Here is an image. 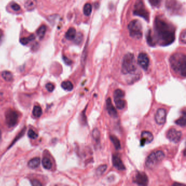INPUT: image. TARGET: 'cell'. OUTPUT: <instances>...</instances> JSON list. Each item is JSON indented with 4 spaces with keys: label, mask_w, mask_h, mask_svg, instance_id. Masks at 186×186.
Returning a JSON list of instances; mask_svg holds the SVG:
<instances>
[{
    "label": "cell",
    "mask_w": 186,
    "mask_h": 186,
    "mask_svg": "<svg viewBox=\"0 0 186 186\" xmlns=\"http://www.w3.org/2000/svg\"><path fill=\"white\" fill-rule=\"evenodd\" d=\"M166 137L170 141L178 143L182 137V133L175 128H171L167 132Z\"/></svg>",
    "instance_id": "cell-8"
},
{
    "label": "cell",
    "mask_w": 186,
    "mask_h": 186,
    "mask_svg": "<svg viewBox=\"0 0 186 186\" xmlns=\"http://www.w3.org/2000/svg\"><path fill=\"white\" fill-rule=\"evenodd\" d=\"M92 135H93L94 139L96 140V141H98L100 138V133L97 128L94 129V130L92 132Z\"/></svg>",
    "instance_id": "cell-31"
},
{
    "label": "cell",
    "mask_w": 186,
    "mask_h": 186,
    "mask_svg": "<svg viewBox=\"0 0 186 186\" xmlns=\"http://www.w3.org/2000/svg\"><path fill=\"white\" fill-rule=\"evenodd\" d=\"M46 31H47V26L45 25L41 26L38 29L37 33L39 38H40L41 39H42L44 38L45 34L46 32Z\"/></svg>",
    "instance_id": "cell-23"
},
{
    "label": "cell",
    "mask_w": 186,
    "mask_h": 186,
    "mask_svg": "<svg viewBox=\"0 0 186 186\" xmlns=\"http://www.w3.org/2000/svg\"><path fill=\"white\" fill-rule=\"evenodd\" d=\"M61 87L65 90L71 91L73 89V85L71 81H64L61 84Z\"/></svg>",
    "instance_id": "cell-20"
},
{
    "label": "cell",
    "mask_w": 186,
    "mask_h": 186,
    "mask_svg": "<svg viewBox=\"0 0 186 186\" xmlns=\"http://www.w3.org/2000/svg\"><path fill=\"white\" fill-rule=\"evenodd\" d=\"M2 93H0V100L2 98Z\"/></svg>",
    "instance_id": "cell-41"
},
{
    "label": "cell",
    "mask_w": 186,
    "mask_h": 186,
    "mask_svg": "<svg viewBox=\"0 0 186 186\" xmlns=\"http://www.w3.org/2000/svg\"><path fill=\"white\" fill-rule=\"evenodd\" d=\"M154 30L156 41L159 45L166 46L174 42L175 34L173 26L160 17H157L155 19Z\"/></svg>",
    "instance_id": "cell-1"
},
{
    "label": "cell",
    "mask_w": 186,
    "mask_h": 186,
    "mask_svg": "<svg viewBox=\"0 0 186 186\" xmlns=\"http://www.w3.org/2000/svg\"><path fill=\"white\" fill-rule=\"evenodd\" d=\"M2 76L6 81H11L13 80V74L11 72L9 71H3L2 73Z\"/></svg>",
    "instance_id": "cell-21"
},
{
    "label": "cell",
    "mask_w": 186,
    "mask_h": 186,
    "mask_svg": "<svg viewBox=\"0 0 186 186\" xmlns=\"http://www.w3.org/2000/svg\"><path fill=\"white\" fill-rule=\"evenodd\" d=\"M106 169H107V165H100L96 170V173L99 176L101 175H103V173H104V172L106 170Z\"/></svg>",
    "instance_id": "cell-29"
},
{
    "label": "cell",
    "mask_w": 186,
    "mask_h": 186,
    "mask_svg": "<svg viewBox=\"0 0 186 186\" xmlns=\"http://www.w3.org/2000/svg\"><path fill=\"white\" fill-rule=\"evenodd\" d=\"M115 103L116 108L118 109H122L126 105V102L123 98H116L114 99Z\"/></svg>",
    "instance_id": "cell-18"
},
{
    "label": "cell",
    "mask_w": 186,
    "mask_h": 186,
    "mask_svg": "<svg viewBox=\"0 0 186 186\" xmlns=\"http://www.w3.org/2000/svg\"><path fill=\"white\" fill-rule=\"evenodd\" d=\"M28 136L31 139H34L38 137V135L35 131H34V130L30 129L28 131Z\"/></svg>",
    "instance_id": "cell-32"
},
{
    "label": "cell",
    "mask_w": 186,
    "mask_h": 186,
    "mask_svg": "<svg viewBox=\"0 0 186 186\" xmlns=\"http://www.w3.org/2000/svg\"><path fill=\"white\" fill-rule=\"evenodd\" d=\"M133 182L140 186H146L148 184V178L144 173L139 171L136 173Z\"/></svg>",
    "instance_id": "cell-9"
},
{
    "label": "cell",
    "mask_w": 186,
    "mask_h": 186,
    "mask_svg": "<svg viewBox=\"0 0 186 186\" xmlns=\"http://www.w3.org/2000/svg\"><path fill=\"white\" fill-rule=\"evenodd\" d=\"M124 96V92L120 89L116 90L114 93V98H123Z\"/></svg>",
    "instance_id": "cell-28"
},
{
    "label": "cell",
    "mask_w": 186,
    "mask_h": 186,
    "mask_svg": "<svg viewBox=\"0 0 186 186\" xmlns=\"http://www.w3.org/2000/svg\"><path fill=\"white\" fill-rule=\"evenodd\" d=\"M63 59L64 63L67 65H71L72 63V61L71 59H69L68 57L65 56H63Z\"/></svg>",
    "instance_id": "cell-37"
},
{
    "label": "cell",
    "mask_w": 186,
    "mask_h": 186,
    "mask_svg": "<svg viewBox=\"0 0 186 186\" xmlns=\"http://www.w3.org/2000/svg\"><path fill=\"white\" fill-rule=\"evenodd\" d=\"M113 163L115 168L117 170H124L126 169V167L123 164L121 158L117 154L114 155L113 156Z\"/></svg>",
    "instance_id": "cell-13"
},
{
    "label": "cell",
    "mask_w": 186,
    "mask_h": 186,
    "mask_svg": "<svg viewBox=\"0 0 186 186\" xmlns=\"http://www.w3.org/2000/svg\"><path fill=\"white\" fill-rule=\"evenodd\" d=\"M150 3L154 7H158L161 5L162 0H149Z\"/></svg>",
    "instance_id": "cell-33"
},
{
    "label": "cell",
    "mask_w": 186,
    "mask_h": 186,
    "mask_svg": "<svg viewBox=\"0 0 186 186\" xmlns=\"http://www.w3.org/2000/svg\"><path fill=\"white\" fill-rule=\"evenodd\" d=\"M146 38H147V42L148 43V44L151 45V46H153L155 45V41L154 40V39L152 37V34H151L150 31L148 34V35L146 36Z\"/></svg>",
    "instance_id": "cell-30"
},
{
    "label": "cell",
    "mask_w": 186,
    "mask_h": 186,
    "mask_svg": "<svg viewBox=\"0 0 186 186\" xmlns=\"http://www.w3.org/2000/svg\"><path fill=\"white\" fill-rule=\"evenodd\" d=\"M5 117L6 123L9 127H14L17 122L18 114L15 111L12 109H9L6 112Z\"/></svg>",
    "instance_id": "cell-7"
},
{
    "label": "cell",
    "mask_w": 186,
    "mask_h": 186,
    "mask_svg": "<svg viewBox=\"0 0 186 186\" xmlns=\"http://www.w3.org/2000/svg\"><path fill=\"white\" fill-rule=\"evenodd\" d=\"M165 157L164 152L162 151H157L151 153L147 158L146 165L148 169H154L158 165Z\"/></svg>",
    "instance_id": "cell-4"
},
{
    "label": "cell",
    "mask_w": 186,
    "mask_h": 186,
    "mask_svg": "<svg viewBox=\"0 0 186 186\" xmlns=\"http://www.w3.org/2000/svg\"><path fill=\"white\" fill-rule=\"evenodd\" d=\"M76 37V30L73 28L71 27L69 30H68L66 34V38L68 40L72 41Z\"/></svg>",
    "instance_id": "cell-17"
},
{
    "label": "cell",
    "mask_w": 186,
    "mask_h": 186,
    "mask_svg": "<svg viewBox=\"0 0 186 186\" xmlns=\"http://www.w3.org/2000/svg\"><path fill=\"white\" fill-rule=\"evenodd\" d=\"M136 70L135 57L133 54L128 53L124 56L123 59L121 71L124 74H132Z\"/></svg>",
    "instance_id": "cell-3"
},
{
    "label": "cell",
    "mask_w": 186,
    "mask_h": 186,
    "mask_svg": "<svg viewBox=\"0 0 186 186\" xmlns=\"http://www.w3.org/2000/svg\"><path fill=\"white\" fill-rule=\"evenodd\" d=\"M110 140L113 142V143L115 146V148L116 150H119L121 148V144L120 141L118 139L117 137H116L114 135H111L110 136Z\"/></svg>",
    "instance_id": "cell-25"
},
{
    "label": "cell",
    "mask_w": 186,
    "mask_h": 186,
    "mask_svg": "<svg viewBox=\"0 0 186 186\" xmlns=\"http://www.w3.org/2000/svg\"><path fill=\"white\" fill-rule=\"evenodd\" d=\"M3 32L1 30H0V44L2 41V39H3Z\"/></svg>",
    "instance_id": "cell-40"
},
{
    "label": "cell",
    "mask_w": 186,
    "mask_h": 186,
    "mask_svg": "<svg viewBox=\"0 0 186 186\" xmlns=\"http://www.w3.org/2000/svg\"><path fill=\"white\" fill-rule=\"evenodd\" d=\"M35 39V36L34 34H31L30 36H29L28 37H24V38H21L20 42L21 43L22 45H26L27 44H29L30 42L32 41Z\"/></svg>",
    "instance_id": "cell-24"
},
{
    "label": "cell",
    "mask_w": 186,
    "mask_h": 186,
    "mask_svg": "<svg viewBox=\"0 0 186 186\" xmlns=\"http://www.w3.org/2000/svg\"><path fill=\"white\" fill-rule=\"evenodd\" d=\"M186 115L185 111L183 112V115L180 118H178L175 121V123L177 124L178 126L185 127L186 126Z\"/></svg>",
    "instance_id": "cell-19"
},
{
    "label": "cell",
    "mask_w": 186,
    "mask_h": 186,
    "mask_svg": "<svg viewBox=\"0 0 186 186\" xmlns=\"http://www.w3.org/2000/svg\"><path fill=\"white\" fill-rule=\"evenodd\" d=\"M42 114V109L39 106H34L33 110V115L36 117H39Z\"/></svg>",
    "instance_id": "cell-26"
},
{
    "label": "cell",
    "mask_w": 186,
    "mask_h": 186,
    "mask_svg": "<svg viewBox=\"0 0 186 186\" xmlns=\"http://www.w3.org/2000/svg\"><path fill=\"white\" fill-rule=\"evenodd\" d=\"M133 13L134 15L142 17L146 20L149 19V13L145 8L141 0H137L135 3Z\"/></svg>",
    "instance_id": "cell-6"
},
{
    "label": "cell",
    "mask_w": 186,
    "mask_h": 186,
    "mask_svg": "<svg viewBox=\"0 0 186 186\" xmlns=\"http://www.w3.org/2000/svg\"><path fill=\"white\" fill-rule=\"evenodd\" d=\"M1 135H2V134H1V131H0V140L1 139Z\"/></svg>",
    "instance_id": "cell-42"
},
{
    "label": "cell",
    "mask_w": 186,
    "mask_h": 186,
    "mask_svg": "<svg viewBox=\"0 0 186 186\" xmlns=\"http://www.w3.org/2000/svg\"><path fill=\"white\" fill-rule=\"evenodd\" d=\"M41 163V159L39 157H35L31 159L28 163V165L30 168L35 169L38 168Z\"/></svg>",
    "instance_id": "cell-16"
},
{
    "label": "cell",
    "mask_w": 186,
    "mask_h": 186,
    "mask_svg": "<svg viewBox=\"0 0 186 186\" xmlns=\"http://www.w3.org/2000/svg\"><path fill=\"white\" fill-rule=\"evenodd\" d=\"M45 87L49 92H52L55 89V86L51 83H48L45 85Z\"/></svg>",
    "instance_id": "cell-34"
},
{
    "label": "cell",
    "mask_w": 186,
    "mask_h": 186,
    "mask_svg": "<svg viewBox=\"0 0 186 186\" xmlns=\"http://www.w3.org/2000/svg\"><path fill=\"white\" fill-rule=\"evenodd\" d=\"M11 8L13 9L15 11H18L20 9V6L18 4H17L16 3H14L12 4L11 6Z\"/></svg>",
    "instance_id": "cell-36"
},
{
    "label": "cell",
    "mask_w": 186,
    "mask_h": 186,
    "mask_svg": "<svg viewBox=\"0 0 186 186\" xmlns=\"http://www.w3.org/2000/svg\"><path fill=\"white\" fill-rule=\"evenodd\" d=\"M43 167L46 169H50L52 167V162L48 157H44L42 160Z\"/></svg>",
    "instance_id": "cell-22"
},
{
    "label": "cell",
    "mask_w": 186,
    "mask_h": 186,
    "mask_svg": "<svg viewBox=\"0 0 186 186\" xmlns=\"http://www.w3.org/2000/svg\"><path fill=\"white\" fill-rule=\"evenodd\" d=\"M181 40L182 42L184 44H186V31L184 30L182 32V34H181Z\"/></svg>",
    "instance_id": "cell-35"
},
{
    "label": "cell",
    "mask_w": 186,
    "mask_h": 186,
    "mask_svg": "<svg viewBox=\"0 0 186 186\" xmlns=\"http://www.w3.org/2000/svg\"><path fill=\"white\" fill-rule=\"evenodd\" d=\"M81 37H82V35L80 34H79L77 35V37L76 38V43H79L81 42Z\"/></svg>",
    "instance_id": "cell-39"
},
{
    "label": "cell",
    "mask_w": 186,
    "mask_h": 186,
    "mask_svg": "<svg viewBox=\"0 0 186 186\" xmlns=\"http://www.w3.org/2000/svg\"><path fill=\"white\" fill-rule=\"evenodd\" d=\"M106 110L111 117L114 118H116L117 117V111L113 105L110 98H108L106 99Z\"/></svg>",
    "instance_id": "cell-14"
},
{
    "label": "cell",
    "mask_w": 186,
    "mask_h": 186,
    "mask_svg": "<svg viewBox=\"0 0 186 186\" xmlns=\"http://www.w3.org/2000/svg\"><path fill=\"white\" fill-rule=\"evenodd\" d=\"M37 6V0H26L25 7L27 11L34 10Z\"/></svg>",
    "instance_id": "cell-15"
},
{
    "label": "cell",
    "mask_w": 186,
    "mask_h": 186,
    "mask_svg": "<svg viewBox=\"0 0 186 186\" xmlns=\"http://www.w3.org/2000/svg\"><path fill=\"white\" fill-rule=\"evenodd\" d=\"M138 62L144 70H147L150 64L148 55L145 53H140L138 57Z\"/></svg>",
    "instance_id": "cell-10"
},
{
    "label": "cell",
    "mask_w": 186,
    "mask_h": 186,
    "mask_svg": "<svg viewBox=\"0 0 186 186\" xmlns=\"http://www.w3.org/2000/svg\"><path fill=\"white\" fill-rule=\"evenodd\" d=\"M129 34L131 37L140 39L142 37V26L139 20H134L129 22L128 26Z\"/></svg>",
    "instance_id": "cell-5"
},
{
    "label": "cell",
    "mask_w": 186,
    "mask_h": 186,
    "mask_svg": "<svg viewBox=\"0 0 186 186\" xmlns=\"http://www.w3.org/2000/svg\"><path fill=\"white\" fill-rule=\"evenodd\" d=\"M92 5L90 3H87L85 4L84 9H83L85 15L86 16H89L92 12Z\"/></svg>",
    "instance_id": "cell-27"
},
{
    "label": "cell",
    "mask_w": 186,
    "mask_h": 186,
    "mask_svg": "<svg viewBox=\"0 0 186 186\" xmlns=\"http://www.w3.org/2000/svg\"><path fill=\"white\" fill-rule=\"evenodd\" d=\"M172 69L177 74L185 77L186 76V56L182 53H175L170 58Z\"/></svg>",
    "instance_id": "cell-2"
},
{
    "label": "cell",
    "mask_w": 186,
    "mask_h": 186,
    "mask_svg": "<svg viewBox=\"0 0 186 186\" xmlns=\"http://www.w3.org/2000/svg\"><path fill=\"white\" fill-rule=\"evenodd\" d=\"M166 118V113L165 109H159L157 111L156 114L155 115V120L157 124H163L165 122Z\"/></svg>",
    "instance_id": "cell-11"
},
{
    "label": "cell",
    "mask_w": 186,
    "mask_h": 186,
    "mask_svg": "<svg viewBox=\"0 0 186 186\" xmlns=\"http://www.w3.org/2000/svg\"><path fill=\"white\" fill-rule=\"evenodd\" d=\"M32 185L34 186H42V184L41 183V182H39L37 180H34L32 181Z\"/></svg>",
    "instance_id": "cell-38"
},
{
    "label": "cell",
    "mask_w": 186,
    "mask_h": 186,
    "mask_svg": "<svg viewBox=\"0 0 186 186\" xmlns=\"http://www.w3.org/2000/svg\"><path fill=\"white\" fill-rule=\"evenodd\" d=\"M153 140V136L151 132L148 131H144L141 134L140 144L141 146H143L145 144H150Z\"/></svg>",
    "instance_id": "cell-12"
}]
</instances>
